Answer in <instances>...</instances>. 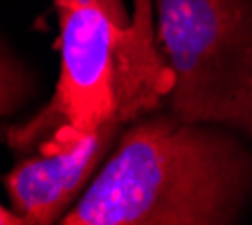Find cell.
<instances>
[{
	"label": "cell",
	"instance_id": "277c9868",
	"mask_svg": "<svg viewBox=\"0 0 252 225\" xmlns=\"http://www.w3.org/2000/svg\"><path fill=\"white\" fill-rule=\"evenodd\" d=\"M120 126V122H108L77 142L43 147L34 158L7 173L5 187L14 212L25 223L36 225L63 219L65 207L108 153Z\"/></svg>",
	"mask_w": 252,
	"mask_h": 225
},
{
	"label": "cell",
	"instance_id": "5b68a950",
	"mask_svg": "<svg viewBox=\"0 0 252 225\" xmlns=\"http://www.w3.org/2000/svg\"><path fill=\"white\" fill-rule=\"evenodd\" d=\"M34 93L32 74L0 43V115H11Z\"/></svg>",
	"mask_w": 252,
	"mask_h": 225
},
{
	"label": "cell",
	"instance_id": "7a4b0ae2",
	"mask_svg": "<svg viewBox=\"0 0 252 225\" xmlns=\"http://www.w3.org/2000/svg\"><path fill=\"white\" fill-rule=\"evenodd\" d=\"M59 21L57 90L32 120L5 129L14 151L68 144L108 122H133L173 90L151 0H88Z\"/></svg>",
	"mask_w": 252,
	"mask_h": 225
},
{
	"label": "cell",
	"instance_id": "3957f363",
	"mask_svg": "<svg viewBox=\"0 0 252 225\" xmlns=\"http://www.w3.org/2000/svg\"><path fill=\"white\" fill-rule=\"evenodd\" d=\"M173 117L252 137V0H156Z\"/></svg>",
	"mask_w": 252,
	"mask_h": 225
},
{
	"label": "cell",
	"instance_id": "52a82bcc",
	"mask_svg": "<svg viewBox=\"0 0 252 225\" xmlns=\"http://www.w3.org/2000/svg\"><path fill=\"white\" fill-rule=\"evenodd\" d=\"M84 2H88V0H54L59 16L65 14V11H70V9H74V7H79V5H84Z\"/></svg>",
	"mask_w": 252,
	"mask_h": 225
},
{
	"label": "cell",
	"instance_id": "8992f818",
	"mask_svg": "<svg viewBox=\"0 0 252 225\" xmlns=\"http://www.w3.org/2000/svg\"><path fill=\"white\" fill-rule=\"evenodd\" d=\"M0 225H27V223H25V219H23L18 212L7 210V207L0 205Z\"/></svg>",
	"mask_w": 252,
	"mask_h": 225
},
{
	"label": "cell",
	"instance_id": "6da1fadb",
	"mask_svg": "<svg viewBox=\"0 0 252 225\" xmlns=\"http://www.w3.org/2000/svg\"><path fill=\"white\" fill-rule=\"evenodd\" d=\"M252 187V156L232 137L153 117L124 133L63 225L232 223Z\"/></svg>",
	"mask_w": 252,
	"mask_h": 225
}]
</instances>
